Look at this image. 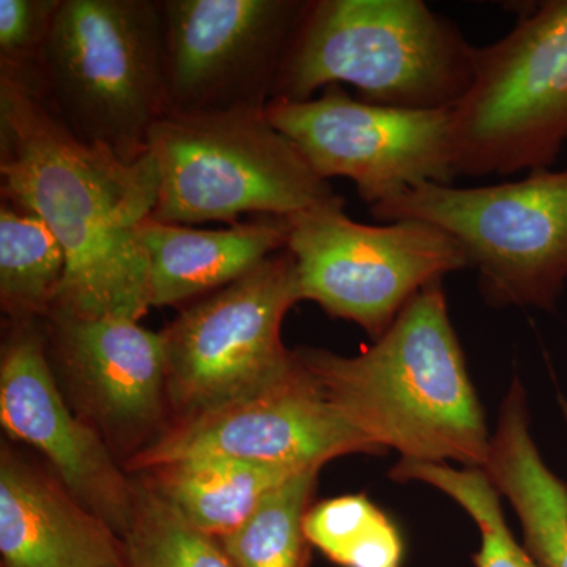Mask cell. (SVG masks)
<instances>
[{"label":"cell","instance_id":"obj_1","mask_svg":"<svg viewBox=\"0 0 567 567\" xmlns=\"http://www.w3.org/2000/svg\"><path fill=\"white\" fill-rule=\"evenodd\" d=\"M0 192L39 215L66 254L51 312L140 322L152 308L141 227L158 203L151 152L122 162L73 136L24 74L0 69Z\"/></svg>","mask_w":567,"mask_h":567},{"label":"cell","instance_id":"obj_2","mask_svg":"<svg viewBox=\"0 0 567 567\" xmlns=\"http://www.w3.org/2000/svg\"><path fill=\"white\" fill-rule=\"evenodd\" d=\"M295 357L323 398L377 454L483 470L484 410L451 322L442 281L424 287L386 333L353 357L300 347Z\"/></svg>","mask_w":567,"mask_h":567},{"label":"cell","instance_id":"obj_3","mask_svg":"<svg viewBox=\"0 0 567 567\" xmlns=\"http://www.w3.org/2000/svg\"><path fill=\"white\" fill-rule=\"evenodd\" d=\"M475 55L461 29L421 0H308L271 102L349 84L379 106L453 110Z\"/></svg>","mask_w":567,"mask_h":567},{"label":"cell","instance_id":"obj_4","mask_svg":"<svg viewBox=\"0 0 567 567\" xmlns=\"http://www.w3.org/2000/svg\"><path fill=\"white\" fill-rule=\"evenodd\" d=\"M21 74L76 140L137 162L169 112L162 2L62 0L35 65Z\"/></svg>","mask_w":567,"mask_h":567},{"label":"cell","instance_id":"obj_5","mask_svg":"<svg viewBox=\"0 0 567 567\" xmlns=\"http://www.w3.org/2000/svg\"><path fill=\"white\" fill-rule=\"evenodd\" d=\"M148 152L159 175V223H240L244 215L290 218L336 196L265 111L167 114Z\"/></svg>","mask_w":567,"mask_h":567},{"label":"cell","instance_id":"obj_6","mask_svg":"<svg viewBox=\"0 0 567 567\" xmlns=\"http://www.w3.org/2000/svg\"><path fill=\"white\" fill-rule=\"evenodd\" d=\"M369 208L377 221L415 219L451 235L487 305L557 308L567 284V169L472 188L425 183Z\"/></svg>","mask_w":567,"mask_h":567},{"label":"cell","instance_id":"obj_7","mask_svg":"<svg viewBox=\"0 0 567 567\" xmlns=\"http://www.w3.org/2000/svg\"><path fill=\"white\" fill-rule=\"evenodd\" d=\"M453 136L457 175L554 169L567 145V0L535 3L513 31L476 47Z\"/></svg>","mask_w":567,"mask_h":567},{"label":"cell","instance_id":"obj_8","mask_svg":"<svg viewBox=\"0 0 567 567\" xmlns=\"http://www.w3.org/2000/svg\"><path fill=\"white\" fill-rule=\"evenodd\" d=\"M301 300L289 249L251 274L183 309L162 331L167 402L189 420L286 382L300 369L282 342L287 312Z\"/></svg>","mask_w":567,"mask_h":567},{"label":"cell","instance_id":"obj_9","mask_svg":"<svg viewBox=\"0 0 567 567\" xmlns=\"http://www.w3.org/2000/svg\"><path fill=\"white\" fill-rule=\"evenodd\" d=\"M344 205L336 194L290 216L287 249L301 300L357 323L374 341L424 287L470 268L445 230L415 219L369 226L349 218Z\"/></svg>","mask_w":567,"mask_h":567},{"label":"cell","instance_id":"obj_10","mask_svg":"<svg viewBox=\"0 0 567 567\" xmlns=\"http://www.w3.org/2000/svg\"><path fill=\"white\" fill-rule=\"evenodd\" d=\"M265 114L320 177L349 178L369 207L456 181L453 110L379 106L330 85L306 102L274 100Z\"/></svg>","mask_w":567,"mask_h":567},{"label":"cell","instance_id":"obj_11","mask_svg":"<svg viewBox=\"0 0 567 567\" xmlns=\"http://www.w3.org/2000/svg\"><path fill=\"white\" fill-rule=\"evenodd\" d=\"M308 0H162L175 115L265 111Z\"/></svg>","mask_w":567,"mask_h":567},{"label":"cell","instance_id":"obj_12","mask_svg":"<svg viewBox=\"0 0 567 567\" xmlns=\"http://www.w3.org/2000/svg\"><path fill=\"white\" fill-rule=\"evenodd\" d=\"M347 454L377 451L342 420L300 364L297 374L270 390L171 423L155 442L128 458L125 468L141 475L200 457L309 468Z\"/></svg>","mask_w":567,"mask_h":567},{"label":"cell","instance_id":"obj_13","mask_svg":"<svg viewBox=\"0 0 567 567\" xmlns=\"http://www.w3.org/2000/svg\"><path fill=\"white\" fill-rule=\"evenodd\" d=\"M43 323L55 375L114 454L122 450L128 461L166 431L171 410L162 331L122 317L62 312H51Z\"/></svg>","mask_w":567,"mask_h":567},{"label":"cell","instance_id":"obj_14","mask_svg":"<svg viewBox=\"0 0 567 567\" xmlns=\"http://www.w3.org/2000/svg\"><path fill=\"white\" fill-rule=\"evenodd\" d=\"M0 423L11 439L35 447L82 505L118 536L126 535L134 480L102 434L62 394L43 320L9 322L0 357Z\"/></svg>","mask_w":567,"mask_h":567},{"label":"cell","instance_id":"obj_15","mask_svg":"<svg viewBox=\"0 0 567 567\" xmlns=\"http://www.w3.org/2000/svg\"><path fill=\"white\" fill-rule=\"evenodd\" d=\"M0 567H126L125 543L58 476L3 443Z\"/></svg>","mask_w":567,"mask_h":567},{"label":"cell","instance_id":"obj_16","mask_svg":"<svg viewBox=\"0 0 567 567\" xmlns=\"http://www.w3.org/2000/svg\"><path fill=\"white\" fill-rule=\"evenodd\" d=\"M289 234V218L279 216H254L251 221L216 230L148 218L141 238L151 270L152 308L218 292L284 251Z\"/></svg>","mask_w":567,"mask_h":567},{"label":"cell","instance_id":"obj_17","mask_svg":"<svg viewBox=\"0 0 567 567\" xmlns=\"http://www.w3.org/2000/svg\"><path fill=\"white\" fill-rule=\"evenodd\" d=\"M483 472L516 509L524 547L539 567H567V483L544 462L529 432L527 393L514 379Z\"/></svg>","mask_w":567,"mask_h":567},{"label":"cell","instance_id":"obj_18","mask_svg":"<svg viewBox=\"0 0 567 567\" xmlns=\"http://www.w3.org/2000/svg\"><path fill=\"white\" fill-rule=\"evenodd\" d=\"M305 470L200 457L156 466L137 476L192 527L223 539L237 532L271 492Z\"/></svg>","mask_w":567,"mask_h":567},{"label":"cell","instance_id":"obj_19","mask_svg":"<svg viewBox=\"0 0 567 567\" xmlns=\"http://www.w3.org/2000/svg\"><path fill=\"white\" fill-rule=\"evenodd\" d=\"M66 275L65 249L35 213L0 205V305L9 322L44 320Z\"/></svg>","mask_w":567,"mask_h":567},{"label":"cell","instance_id":"obj_20","mask_svg":"<svg viewBox=\"0 0 567 567\" xmlns=\"http://www.w3.org/2000/svg\"><path fill=\"white\" fill-rule=\"evenodd\" d=\"M312 466L276 488L237 532L218 539L235 567H309L311 544L303 522L317 476Z\"/></svg>","mask_w":567,"mask_h":567},{"label":"cell","instance_id":"obj_21","mask_svg":"<svg viewBox=\"0 0 567 567\" xmlns=\"http://www.w3.org/2000/svg\"><path fill=\"white\" fill-rule=\"evenodd\" d=\"M312 547L341 567H402L404 540L394 522L363 494L309 507L303 522Z\"/></svg>","mask_w":567,"mask_h":567},{"label":"cell","instance_id":"obj_22","mask_svg":"<svg viewBox=\"0 0 567 567\" xmlns=\"http://www.w3.org/2000/svg\"><path fill=\"white\" fill-rule=\"evenodd\" d=\"M123 543L126 567H235L216 537L192 527L142 476Z\"/></svg>","mask_w":567,"mask_h":567},{"label":"cell","instance_id":"obj_23","mask_svg":"<svg viewBox=\"0 0 567 567\" xmlns=\"http://www.w3.org/2000/svg\"><path fill=\"white\" fill-rule=\"evenodd\" d=\"M390 477L429 484L464 507L481 533L480 550L473 555L476 567H539L507 527L498 491L483 470L399 461Z\"/></svg>","mask_w":567,"mask_h":567},{"label":"cell","instance_id":"obj_24","mask_svg":"<svg viewBox=\"0 0 567 567\" xmlns=\"http://www.w3.org/2000/svg\"><path fill=\"white\" fill-rule=\"evenodd\" d=\"M61 6L62 0H0V69H33Z\"/></svg>","mask_w":567,"mask_h":567},{"label":"cell","instance_id":"obj_25","mask_svg":"<svg viewBox=\"0 0 567 567\" xmlns=\"http://www.w3.org/2000/svg\"><path fill=\"white\" fill-rule=\"evenodd\" d=\"M559 406H561L563 417H565L566 429H567V399L559 398Z\"/></svg>","mask_w":567,"mask_h":567}]
</instances>
